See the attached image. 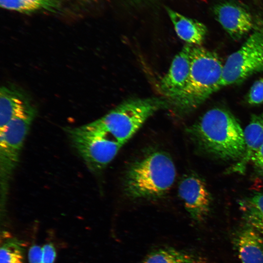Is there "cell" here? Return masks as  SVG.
Instances as JSON below:
<instances>
[{
	"label": "cell",
	"mask_w": 263,
	"mask_h": 263,
	"mask_svg": "<svg viewBox=\"0 0 263 263\" xmlns=\"http://www.w3.org/2000/svg\"><path fill=\"white\" fill-rule=\"evenodd\" d=\"M246 99L247 102L251 105L263 104V78L254 82L250 88Z\"/></svg>",
	"instance_id": "cell-19"
},
{
	"label": "cell",
	"mask_w": 263,
	"mask_h": 263,
	"mask_svg": "<svg viewBox=\"0 0 263 263\" xmlns=\"http://www.w3.org/2000/svg\"><path fill=\"white\" fill-rule=\"evenodd\" d=\"M42 263H54L56 252L54 246L51 244H47L42 247Z\"/></svg>",
	"instance_id": "cell-20"
},
{
	"label": "cell",
	"mask_w": 263,
	"mask_h": 263,
	"mask_svg": "<svg viewBox=\"0 0 263 263\" xmlns=\"http://www.w3.org/2000/svg\"><path fill=\"white\" fill-rule=\"evenodd\" d=\"M0 263H23L22 249L19 242L9 240L1 245Z\"/></svg>",
	"instance_id": "cell-18"
},
{
	"label": "cell",
	"mask_w": 263,
	"mask_h": 263,
	"mask_svg": "<svg viewBox=\"0 0 263 263\" xmlns=\"http://www.w3.org/2000/svg\"><path fill=\"white\" fill-rule=\"evenodd\" d=\"M239 206L244 223L263 237V192L243 199L239 202Z\"/></svg>",
	"instance_id": "cell-15"
},
{
	"label": "cell",
	"mask_w": 263,
	"mask_h": 263,
	"mask_svg": "<svg viewBox=\"0 0 263 263\" xmlns=\"http://www.w3.org/2000/svg\"><path fill=\"white\" fill-rule=\"evenodd\" d=\"M176 175L171 156L165 151L155 150L130 166L125 176V192L132 199L159 198L170 189Z\"/></svg>",
	"instance_id": "cell-2"
},
{
	"label": "cell",
	"mask_w": 263,
	"mask_h": 263,
	"mask_svg": "<svg viewBox=\"0 0 263 263\" xmlns=\"http://www.w3.org/2000/svg\"><path fill=\"white\" fill-rule=\"evenodd\" d=\"M187 132L200 151L222 160H240L245 150L244 131L228 111L213 108L188 127Z\"/></svg>",
	"instance_id": "cell-1"
},
{
	"label": "cell",
	"mask_w": 263,
	"mask_h": 263,
	"mask_svg": "<svg viewBox=\"0 0 263 263\" xmlns=\"http://www.w3.org/2000/svg\"><path fill=\"white\" fill-rule=\"evenodd\" d=\"M73 146L89 169L98 172L111 162L123 146L108 134L85 125L66 129Z\"/></svg>",
	"instance_id": "cell-6"
},
{
	"label": "cell",
	"mask_w": 263,
	"mask_h": 263,
	"mask_svg": "<svg viewBox=\"0 0 263 263\" xmlns=\"http://www.w3.org/2000/svg\"><path fill=\"white\" fill-rule=\"evenodd\" d=\"M213 13L219 24L234 39L241 38L254 27L251 13L237 2H220L214 6Z\"/></svg>",
	"instance_id": "cell-9"
},
{
	"label": "cell",
	"mask_w": 263,
	"mask_h": 263,
	"mask_svg": "<svg viewBox=\"0 0 263 263\" xmlns=\"http://www.w3.org/2000/svg\"><path fill=\"white\" fill-rule=\"evenodd\" d=\"M263 71V23L256 26L242 47L231 54L223 66L220 88L239 83Z\"/></svg>",
	"instance_id": "cell-7"
},
{
	"label": "cell",
	"mask_w": 263,
	"mask_h": 263,
	"mask_svg": "<svg viewBox=\"0 0 263 263\" xmlns=\"http://www.w3.org/2000/svg\"><path fill=\"white\" fill-rule=\"evenodd\" d=\"M35 108L27 95L19 88L4 85L0 89V130L15 117Z\"/></svg>",
	"instance_id": "cell-12"
},
{
	"label": "cell",
	"mask_w": 263,
	"mask_h": 263,
	"mask_svg": "<svg viewBox=\"0 0 263 263\" xmlns=\"http://www.w3.org/2000/svg\"><path fill=\"white\" fill-rule=\"evenodd\" d=\"M169 104L164 97L128 99L85 126L109 134L123 146L150 117L157 111L168 107Z\"/></svg>",
	"instance_id": "cell-4"
},
{
	"label": "cell",
	"mask_w": 263,
	"mask_h": 263,
	"mask_svg": "<svg viewBox=\"0 0 263 263\" xmlns=\"http://www.w3.org/2000/svg\"><path fill=\"white\" fill-rule=\"evenodd\" d=\"M42 5L46 8V11L51 13L58 12L61 7L60 2L58 0H34Z\"/></svg>",
	"instance_id": "cell-22"
},
{
	"label": "cell",
	"mask_w": 263,
	"mask_h": 263,
	"mask_svg": "<svg viewBox=\"0 0 263 263\" xmlns=\"http://www.w3.org/2000/svg\"><path fill=\"white\" fill-rule=\"evenodd\" d=\"M28 255L29 263H42V249L40 246H32L28 251Z\"/></svg>",
	"instance_id": "cell-21"
},
{
	"label": "cell",
	"mask_w": 263,
	"mask_h": 263,
	"mask_svg": "<svg viewBox=\"0 0 263 263\" xmlns=\"http://www.w3.org/2000/svg\"><path fill=\"white\" fill-rule=\"evenodd\" d=\"M178 37L187 44L201 45L207 33V28L203 23L186 17L173 10L167 9Z\"/></svg>",
	"instance_id": "cell-14"
},
{
	"label": "cell",
	"mask_w": 263,
	"mask_h": 263,
	"mask_svg": "<svg viewBox=\"0 0 263 263\" xmlns=\"http://www.w3.org/2000/svg\"><path fill=\"white\" fill-rule=\"evenodd\" d=\"M233 240L241 263H263V237L255 229L244 223Z\"/></svg>",
	"instance_id": "cell-11"
},
{
	"label": "cell",
	"mask_w": 263,
	"mask_h": 263,
	"mask_svg": "<svg viewBox=\"0 0 263 263\" xmlns=\"http://www.w3.org/2000/svg\"><path fill=\"white\" fill-rule=\"evenodd\" d=\"M178 192L191 218L197 223L204 221L210 212L212 199L203 179L194 174L184 175Z\"/></svg>",
	"instance_id": "cell-8"
},
{
	"label": "cell",
	"mask_w": 263,
	"mask_h": 263,
	"mask_svg": "<svg viewBox=\"0 0 263 263\" xmlns=\"http://www.w3.org/2000/svg\"><path fill=\"white\" fill-rule=\"evenodd\" d=\"M0 6L5 9L24 14L46 11L43 5L34 0H0Z\"/></svg>",
	"instance_id": "cell-17"
},
{
	"label": "cell",
	"mask_w": 263,
	"mask_h": 263,
	"mask_svg": "<svg viewBox=\"0 0 263 263\" xmlns=\"http://www.w3.org/2000/svg\"><path fill=\"white\" fill-rule=\"evenodd\" d=\"M224 65L217 55L203 47L192 45L187 85L171 103L180 113L194 110L220 88Z\"/></svg>",
	"instance_id": "cell-3"
},
{
	"label": "cell",
	"mask_w": 263,
	"mask_h": 263,
	"mask_svg": "<svg viewBox=\"0 0 263 263\" xmlns=\"http://www.w3.org/2000/svg\"><path fill=\"white\" fill-rule=\"evenodd\" d=\"M143 263H207L194 254L174 248L164 247L151 252Z\"/></svg>",
	"instance_id": "cell-16"
},
{
	"label": "cell",
	"mask_w": 263,
	"mask_h": 263,
	"mask_svg": "<svg viewBox=\"0 0 263 263\" xmlns=\"http://www.w3.org/2000/svg\"><path fill=\"white\" fill-rule=\"evenodd\" d=\"M35 108L13 118L0 130L1 198L5 201L10 179L19 162L20 152L36 115Z\"/></svg>",
	"instance_id": "cell-5"
},
{
	"label": "cell",
	"mask_w": 263,
	"mask_h": 263,
	"mask_svg": "<svg viewBox=\"0 0 263 263\" xmlns=\"http://www.w3.org/2000/svg\"><path fill=\"white\" fill-rule=\"evenodd\" d=\"M192 46L187 44L175 55L167 73L160 81V91L169 103L180 95L187 85L190 72Z\"/></svg>",
	"instance_id": "cell-10"
},
{
	"label": "cell",
	"mask_w": 263,
	"mask_h": 263,
	"mask_svg": "<svg viewBox=\"0 0 263 263\" xmlns=\"http://www.w3.org/2000/svg\"><path fill=\"white\" fill-rule=\"evenodd\" d=\"M244 134L245 152L242 158L230 169L231 172H244L252 156L263 146V112L252 116Z\"/></svg>",
	"instance_id": "cell-13"
},
{
	"label": "cell",
	"mask_w": 263,
	"mask_h": 263,
	"mask_svg": "<svg viewBox=\"0 0 263 263\" xmlns=\"http://www.w3.org/2000/svg\"><path fill=\"white\" fill-rule=\"evenodd\" d=\"M250 161L257 170L263 174V146L255 153Z\"/></svg>",
	"instance_id": "cell-23"
}]
</instances>
